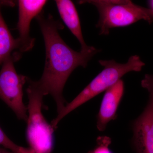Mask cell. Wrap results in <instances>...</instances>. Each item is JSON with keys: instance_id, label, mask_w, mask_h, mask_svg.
Masks as SVG:
<instances>
[{"instance_id": "1", "label": "cell", "mask_w": 153, "mask_h": 153, "mask_svg": "<svg viewBox=\"0 0 153 153\" xmlns=\"http://www.w3.org/2000/svg\"><path fill=\"white\" fill-rule=\"evenodd\" d=\"M44 37L46 61L41 79L30 82L43 92L52 95L59 113L65 107L63 91L66 81L73 71L79 66L85 68L99 49L88 52H76L63 41L59 31L64 28L62 23L52 15L45 16L41 13L36 17Z\"/></svg>"}, {"instance_id": "2", "label": "cell", "mask_w": 153, "mask_h": 153, "mask_svg": "<svg viewBox=\"0 0 153 153\" xmlns=\"http://www.w3.org/2000/svg\"><path fill=\"white\" fill-rule=\"evenodd\" d=\"M99 62L104 69L71 102L65 105L57 117L52 121L51 125L53 128H57L60 121L68 114L94 97L106 91L127 73L140 71L145 65L139 56L136 55L130 57L127 62L124 63H118L114 60H100Z\"/></svg>"}, {"instance_id": "3", "label": "cell", "mask_w": 153, "mask_h": 153, "mask_svg": "<svg viewBox=\"0 0 153 153\" xmlns=\"http://www.w3.org/2000/svg\"><path fill=\"white\" fill-rule=\"evenodd\" d=\"M95 6L99 14L97 28L100 35H108L114 28L127 27L140 20L153 22V11L136 4L130 0H88L80 1L79 4Z\"/></svg>"}, {"instance_id": "4", "label": "cell", "mask_w": 153, "mask_h": 153, "mask_svg": "<svg viewBox=\"0 0 153 153\" xmlns=\"http://www.w3.org/2000/svg\"><path fill=\"white\" fill-rule=\"evenodd\" d=\"M27 89L29 103L27 137L35 153H51L54 146V129L45 119L42 113L43 97L42 91L29 81Z\"/></svg>"}, {"instance_id": "5", "label": "cell", "mask_w": 153, "mask_h": 153, "mask_svg": "<svg viewBox=\"0 0 153 153\" xmlns=\"http://www.w3.org/2000/svg\"><path fill=\"white\" fill-rule=\"evenodd\" d=\"M22 55L14 52L2 64L0 71V98L15 113L19 120L27 122V107L23 102V88L28 77L18 74L14 63Z\"/></svg>"}, {"instance_id": "6", "label": "cell", "mask_w": 153, "mask_h": 153, "mask_svg": "<svg viewBox=\"0 0 153 153\" xmlns=\"http://www.w3.org/2000/svg\"><path fill=\"white\" fill-rule=\"evenodd\" d=\"M47 2L45 0L18 1L17 30L19 36L17 39L19 43L18 52L20 54L30 51L34 47L35 40L30 36V24L32 20L42 12Z\"/></svg>"}, {"instance_id": "7", "label": "cell", "mask_w": 153, "mask_h": 153, "mask_svg": "<svg viewBox=\"0 0 153 153\" xmlns=\"http://www.w3.org/2000/svg\"><path fill=\"white\" fill-rule=\"evenodd\" d=\"M133 143L137 153H153V95L133 124Z\"/></svg>"}, {"instance_id": "8", "label": "cell", "mask_w": 153, "mask_h": 153, "mask_svg": "<svg viewBox=\"0 0 153 153\" xmlns=\"http://www.w3.org/2000/svg\"><path fill=\"white\" fill-rule=\"evenodd\" d=\"M124 91V84L121 79L105 91L97 115V126L100 131H104L108 123L116 118Z\"/></svg>"}, {"instance_id": "9", "label": "cell", "mask_w": 153, "mask_h": 153, "mask_svg": "<svg viewBox=\"0 0 153 153\" xmlns=\"http://www.w3.org/2000/svg\"><path fill=\"white\" fill-rule=\"evenodd\" d=\"M60 17L71 33L79 41L82 52H88L95 49L88 46L85 43L78 12L72 1L70 0H56L55 1Z\"/></svg>"}, {"instance_id": "10", "label": "cell", "mask_w": 153, "mask_h": 153, "mask_svg": "<svg viewBox=\"0 0 153 153\" xmlns=\"http://www.w3.org/2000/svg\"><path fill=\"white\" fill-rule=\"evenodd\" d=\"M15 5L14 2L0 1V65L13 54V52H14L15 50H16L17 52L18 51V40L12 36L1 13L2 6L13 7Z\"/></svg>"}, {"instance_id": "11", "label": "cell", "mask_w": 153, "mask_h": 153, "mask_svg": "<svg viewBox=\"0 0 153 153\" xmlns=\"http://www.w3.org/2000/svg\"><path fill=\"white\" fill-rule=\"evenodd\" d=\"M0 146L14 153H35L31 147L25 148L18 146L7 136L0 127Z\"/></svg>"}, {"instance_id": "12", "label": "cell", "mask_w": 153, "mask_h": 153, "mask_svg": "<svg viewBox=\"0 0 153 153\" xmlns=\"http://www.w3.org/2000/svg\"><path fill=\"white\" fill-rule=\"evenodd\" d=\"M97 146L88 153H112L109 148L111 140L109 137H100L97 139Z\"/></svg>"}, {"instance_id": "13", "label": "cell", "mask_w": 153, "mask_h": 153, "mask_svg": "<svg viewBox=\"0 0 153 153\" xmlns=\"http://www.w3.org/2000/svg\"><path fill=\"white\" fill-rule=\"evenodd\" d=\"M141 84L143 88L148 90L149 94L153 95V74H146Z\"/></svg>"}, {"instance_id": "14", "label": "cell", "mask_w": 153, "mask_h": 153, "mask_svg": "<svg viewBox=\"0 0 153 153\" xmlns=\"http://www.w3.org/2000/svg\"><path fill=\"white\" fill-rule=\"evenodd\" d=\"M0 153H14L8 150L5 148H3L0 147Z\"/></svg>"}, {"instance_id": "15", "label": "cell", "mask_w": 153, "mask_h": 153, "mask_svg": "<svg viewBox=\"0 0 153 153\" xmlns=\"http://www.w3.org/2000/svg\"><path fill=\"white\" fill-rule=\"evenodd\" d=\"M148 3H149V8L152 9L153 11V0L152 1H149Z\"/></svg>"}]
</instances>
